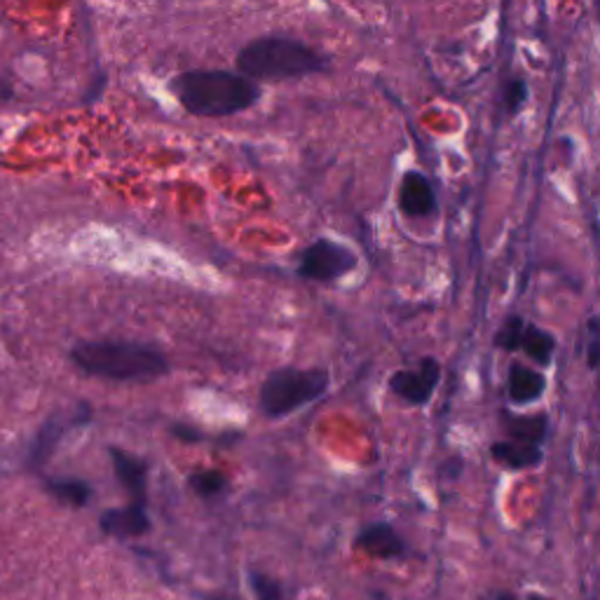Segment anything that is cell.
<instances>
[{"instance_id":"cell-3","label":"cell","mask_w":600,"mask_h":600,"mask_svg":"<svg viewBox=\"0 0 600 600\" xmlns=\"http://www.w3.org/2000/svg\"><path fill=\"white\" fill-rule=\"evenodd\" d=\"M71 359L85 373L106 380H148L167 371V359L153 347L139 343H80Z\"/></svg>"},{"instance_id":"cell-8","label":"cell","mask_w":600,"mask_h":600,"mask_svg":"<svg viewBox=\"0 0 600 600\" xmlns=\"http://www.w3.org/2000/svg\"><path fill=\"white\" fill-rule=\"evenodd\" d=\"M399 209L406 216L420 218L434 214L436 197L429 181L420 172H408L399 188Z\"/></svg>"},{"instance_id":"cell-21","label":"cell","mask_w":600,"mask_h":600,"mask_svg":"<svg viewBox=\"0 0 600 600\" xmlns=\"http://www.w3.org/2000/svg\"><path fill=\"white\" fill-rule=\"evenodd\" d=\"M528 600H549V598H544V596H540V593H530V596H528Z\"/></svg>"},{"instance_id":"cell-17","label":"cell","mask_w":600,"mask_h":600,"mask_svg":"<svg viewBox=\"0 0 600 600\" xmlns=\"http://www.w3.org/2000/svg\"><path fill=\"white\" fill-rule=\"evenodd\" d=\"M190 486L197 490V495L214 497L225 488V476L218 472H200V474L190 476Z\"/></svg>"},{"instance_id":"cell-5","label":"cell","mask_w":600,"mask_h":600,"mask_svg":"<svg viewBox=\"0 0 600 600\" xmlns=\"http://www.w3.org/2000/svg\"><path fill=\"white\" fill-rule=\"evenodd\" d=\"M357 268V256L343 244L331 240H317L300 256L298 275L315 282H331Z\"/></svg>"},{"instance_id":"cell-22","label":"cell","mask_w":600,"mask_h":600,"mask_svg":"<svg viewBox=\"0 0 600 600\" xmlns=\"http://www.w3.org/2000/svg\"><path fill=\"white\" fill-rule=\"evenodd\" d=\"M596 15H598V22H600V0H596Z\"/></svg>"},{"instance_id":"cell-19","label":"cell","mask_w":600,"mask_h":600,"mask_svg":"<svg viewBox=\"0 0 600 600\" xmlns=\"http://www.w3.org/2000/svg\"><path fill=\"white\" fill-rule=\"evenodd\" d=\"M525 99H528V87H525L523 80H511L507 85V106L511 113H516L518 108L525 104Z\"/></svg>"},{"instance_id":"cell-4","label":"cell","mask_w":600,"mask_h":600,"mask_svg":"<svg viewBox=\"0 0 600 600\" xmlns=\"http://www.w3.org/2000/svg\"><path fill=\"white\" fill-rule=\"evenodd\" d=\"M329 383V373L319 371V368H310V371L279 368L265 378L258 399H261V408L268 418H284V415L322 399L329 390Z\"/></svg>"},{"instance_id":"cell-18","label":"cell","mask_w":600,"mask_h":600,"mask_svg":"<svg viewBox=\"0 0 600 600\" xmlns=\"http://www.w3.org/2000/svg\"><path fill=\"white\" fill-rule=\"evenodd\" d=\"M251 589L256 593V600H284L282 586H279L275 579L261 575V572H251L249 575Z\"/></svg>"},{"instance_id":"cell-7","label":"cell","mask_w":600,"mask_h":600,"mask_svg":"<svg viewBox=\"0 0 600 600\" xmlns=\"http://www.w3.org/2000/svg\"><path fill=\"white\" fill-rule=\"evenodd\" d=\"M357 549L373 558H380V561H394V558L406 556L404 540L387 523H371L361 528V533L357 535Z\"/></svg>"},{"instance_id":"cell-6","label":"cell","mask_w":600,"mask_h":600,"mask_svg":"<svg viewBox=\"0 0 600 600\" xmlns=\"http://www.w3.org/2000/svg\"><path fill=\"white\" fill-rule=\"evenodd\" d=\"M441 380V364L434 357L422 359L418 368H404L390 378V390L413 406H425Z\"/></svg>"},{"instance_id":"cell-20","label":"cell","mask_w":600,"mask_h":600,"mask_svg":"<svg viewBox=\"0 0 600 600\" xmlns=\"http://www.w3.org/2000/svg\"><path fill=\"white\" fill-rule=\"evenodd\" d=\"M483 600H516V598H514V593H509V591H490Z\"/></svg>"},{"instance_id":"cell-11","label":"cell","mask_w":600,"mask_h":600,"mask_svg":"<svg viewBox=\"0 0 600 600\" xmlns=\"http://www.w3.org/2000/svg\"><path fill=\"white\" fill-rule=\"evenodd\" d=\"M148 525L150 523L143 502H132L125 509H113L101 518V528L108 535H143Z\"/></svg>"},{"instance_id":"cell-15","label":"cell","mask_w":600,"mask_h":600,"mask_svg":"<svg viewBox=\"0 0 600 600\" xmlns=\"http://www.w3.org/2000/svg\"><path fill=\"white\" fill-rule=\"evenodd\" d=\"M50 493L59 497L61 502L73 504V507H83L90 500V486L85 481L78 479H61V481H50L47 483Z\"/></svg>"},{"instance_id":"cell-13","label":"cell","mask_w":600,"mask_h":600,"mask_svg":"<svg viewBox=\"0 0 600 600\" xmlns=\"http://www.w3.org/2000/svg\"><path fill=\"white\" fill-rule=\"evenodd\" d=\"M502 427L504 432H507V439L528 441L542 446L544 436H547V429H549V418L544 413H537V415L502 413Z\"/></svg>"},{"instance_id":"cell-16","label":"cell","mask_w":600,"mask_h":600,"mask_svg":"<svg viewBox=\"0 0 600 600\" xmlns=\"http://www.w3.org/2000/svg\"><path fill=\"white\" fill-rule=\"evenodd\" d=\"M523 326L525 322L518 315L507 317V322L502 324V329L497 331L495 336V345L504 352H514L521 347V336H523Z\"/></svg>"},{"instance_id":"cell-14","label":"cell","mask_w":600,"mask_h":600,"mask_svg":"<svg viewBox=\"0 0 600 600\" xmlns=\"http://www.w3.org/2000/svg\"><path fill=\"white\" fill-rule=\"evenodd\" d=\"M518 350H523L525 354H528V357L533 359L535 364L549 366L551 359H554V352H556V340L549 331H544V329H540V326L525 322L523 336H521V347H518Z\"/></svg>"},{"instance_id":"cell-2","label":"cell","mask_w":600,"mask_h":600,"mask_svg":"<svg viewBox=\"0 0 600 600\" xmlns=\"http://www.w3.org/2000/svg\"><path fill=\"white\" fill-rule=\"evenodd\" d=\"M326 59L305 43L284 36L251 40L237 54V68L256 83H284L326 71Z\"/></svg>"},{"instance_id":"cell-10","label":"cell","mask_w":600,"mask_h":600,"mask_svg":"<svg viewBox=\"0 0 600 600\" xmlns=\"http://www.w3.org/2000/svg\"><path fill=\"white\" fill-rule=\"evenodd\" d=\"M547 390V380L540 371L525 366V364H511L507 375V392L509 399L514 404H533Z\"/></svg>"},{"instance_id":"cell-9","label":"cell","mask_w":600,"mask_h":600,"mask_svg":"<svg viewBox=\"0 0 600 600\" xmlns=\"http://www.w3.org/2000/svg\"><path fill=\"white\" fill-rule=\"evenodd\" d=\"M490 455H493V460L497 462V465L504 469H511V472L540 467L544 460L542 446H537V443H528V441H516V439L493 443Z\"/></svg>"},{"instance_id":"cell-12","label":"cell","mask_w":600,"mask_h":600,"mask_svg":"<svg viewBox=\"0 0 600 600\" xmlns=\"http://www.w3.org/2000/svg\"><path fill=\"white\" fill-rule=\"evenodd\" d=\"M111 458L115 474H118L122 486L129 490V495L134 497V502L146 500V465L125 450H111Z\"/></svg>"},{"instance_id":"cell-1","label":"cell","mask_w":600,"mask_h":600,"mask_svg":"<svg viewBox=\"0 0 600 600\" xmlns=\"http://www.w3.org/2000/svg\"><path fill=\"white\" fill-rule=\"evenodd\" d=\"M181 106L197 118H228L261 99L256 80L233 71H186L174 80Z\"/></svg>"}]
</instances>
